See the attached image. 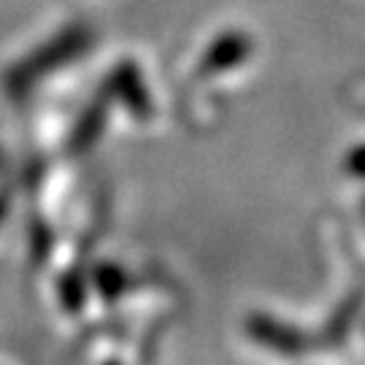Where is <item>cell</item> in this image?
I'll use <instances>...</instances> for the list:
<instances>
[{
	"label": "cell",
	"instance_id": "obj_1",
	"mask_svg": "<svg viewBox=\"0 0 365 365\" xmlns=\"http://www.w3.org/2000/svg\"><path fill=\"white\" fill-rule=\"evenodd\" d=\"M92 43V30L87 25H71L66 30H60L52 41L41 43L36 52L30 54L27 60H22L16 68H11V81L16 84H33L36 78H41L43 73H49L54 68L71 63L76 54H81Z\"/></svg>",
	"mask_w": 365,
	"mask_h": 365
},
{
	"label": "cell",
	"instance_id": "obj_2",
	"mask_svg": "<svg viewBox=\"0 0 365 365\" xmlns=\"http://www.w3.org/2000/svg\"><path fill=\"white\" fill-rule=\"evenodd\" d=\"M252 52V38L244 30H225L209 43V49L203 52L200 73H220L227 68L241 66Z\"/></svg>",
	"mask_w": 365,
	"mask_h": 365
},
{
	"label": "cell",
	"instance_id": "obj_3",
	"mask_svg": "<svg viewBox=\"0 0 365 365\" xmlns=\"http://www.w3.org/2000/svg\"><path fill=\"white\" fill-rule=\"evenodd\" d=\"M349 168H352L354 173L365 176V146H360V149H354L352 152V157H349Z\"/></svg>",
	"mask_w": 365,
	"mask_h": 365
}]
</instances>
